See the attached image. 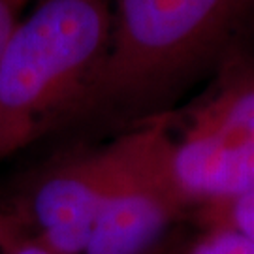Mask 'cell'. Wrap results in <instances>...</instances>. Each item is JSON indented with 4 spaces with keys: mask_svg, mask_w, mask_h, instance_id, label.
Returning a JSON list of instances; mask_svg holds the SVG:
<instances>
[{
    "mask_svg": "<svg viewBox=\"0 0 254 254\" xmlns=\"http://www.w3.org/2000/svg\"><path fill=\"white\" fill-rule=\"evenodd\" d=\"M185 254H254V243L237 230L228 228L201 237Z\"/></svg>",
    "mask_w": 254,
    "mask_h": 254,
    "instance_id": "cell-7",
    "label": "cell"
},
{
    "mask_svg": "<svg viewBox=\"0 0 254 254\" xmlns=\"http://www.w3.org/2000/svg\"><path fill=\"white\" fill-rule=\"evenodd\" d=\"M113 0H36L0 66V162L66 127L106 53Z\"/></svg>",
    "mask_w": 254,
    "mask_h": 254,
    "instance_id": "cell-2",
    "label": "cell"
},
{
    "mask_svg": "<svg viewBox=\"0 0 254 254\" xmlns=\"http://www.w3.org/2000/svg\"><path fill=\"white\" fill-rule=\"evenodd\" d=\"M254 0H113L106 53L68 125L158 113L224 53Z\"/></svg>",
    "mask_w": 254,
    "mask_h": 254,
    "instance_id": "cell-1",
    "label": "cell"
},
{
    "mask_svg": "<svg viewBox=\"0 0 254 254\" xmlns=\"http://www.w3.org/2000/svg\"><path fill=\"white\" fill-rule=\"evenodd\" d=\"M232 201H234L232 203L234 230L254 243V190L247 192Z\"/></svg>",
    "mask_w": 254,
    "mask_h": 254,
    "instance_id": "cell-9",
    "label": "cell"
},
{
    "mask_svg": "<svg viewBox=\"0 0 254 254\" xmlns=\"http://www.w3.org/2000/svg\"><path fill=\"white\" fill-rule=\"evenodd\" d=\"M185 132L213 137L226 145L254 143V83L220 96L198 113Z\"/></svg>",
    "mask_w": 254,
    "mask_h": 254,
    "instance_id": "cell-6",
    "label": "cell"
},
{
    "mask_svg": "<svg viewBox=\"0 0 254 254\" xmlns=\"http://www.w3.org/2000/svg\"><path fill=\"white\" fill-rule=\"evenodd\" d=\"M8 254H55L47 245H44L38 237H19L15 245L8 251Z\"/></svg>",
    "mask_w": 254,
    "mask_h": 254,
    "instance_id": "cell-10",
    "label": "cell"
},
{
    "mask_svg": "<svg viewBox=\"0 0 254 254\" xmlns=\"http://www.w3.org/2000/svg\"><path fill=\"white\" fill-rule=\"evenodd\" d=\"M32 4L34 0H0V66L13 30Z\"/></svg>",
    "mask_w": 254,
    "mask_h": 254,
    "instance_id": "cell-8",
    "label": "cell"
},
{
    "mask_svg": "<svg viewBox=\"0 0 254 254\" xmlns=\"http://www.w3.org/2000/svg\"><path fill=\"white\" fill-rule=\"evenodd\" d=\"M168 168L185 201L236 200L254 190V143L226 145L189 132L170 134Z\"/></svg>",
    "mask_w": 254,
    "mask_h": 254,
    "instance_id": "cell-5",
    "label": "cell"
},
{
    "mask_svg": "<svg viewBox=\"0 0 254 254\" xmlns=\"http://www.w3.org/2000/svg\"><path fill=\"white\" fill-rule=\"evenodd\" d=\"M136 147V128L108 145L85 149L49 166L32 185L28 218L55 254H85L96 218Z\"/></svg>",
    "mask_w": 254,
    "mask_h": 254,
    "instance_id": "cell-4",
    "label": "cell"
},
{
    "mask_svg": "<svg viewBox=\"0 0 254 254\" xmlns=\"http://www.w3.org/2000/svg\"><path fill=\"white\" fill-rule=\"evenodd\" d=\"M170 128L151 119L136 128V147L109 194L85 254H151L187 203L168 168Z\"/></svg>",
    "mask_w": 254,
    "mask_h": 254,
    "instance_id": "cell-3",
    "label": "cell"
}]
</instances>
